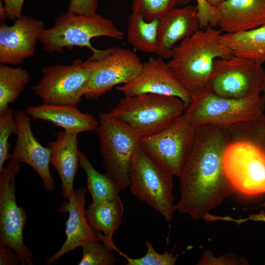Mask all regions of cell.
<instances>
[{
	"mask_svg": "<svg viewBox=\"0 0 265 265\" xmlns=\"http://www.w3.org/2000/svg\"><path fill=\"white\" fill-rule=\"evenodd\" d=\"M231 139L228 127L204 125L198 127L196 139L180 178L179 213L193 220L203 218L236 191L223 165Z\"/></svg>",
	"mask_w": 265,
	"mask_h": 265,
	"instance_id": "1",
	"label": "cell"
},
{
	"mask_svg": "<svg viewBox=\"0 0 265 265\" xmlns=\"http://www.w3.org/2000/svg\"><path fill=\"white\" fill-rule=\"evenodd\" d=\"M228 128L231 139L223 158L227 177L244 195L265 194V114Z\"/></svg>",
	"mask_w": 265,
	"mask_h": 265,
	"instance_id": "2",
	"label": "cell"
},
{
	"mask_svg": "<svg viewBox=\"0 0 265 265\" xmlns=\"http://www.w3.org/2000/svg\"><path fill=\"white\" fill-rule=\"evenodd\" d=\"M222 32L211 26L198 29L173 50L167 62L192 96L207 86L215 59L234 56L220 39Z\"/></svg>",
	"mask_w": 265,
	"mask_h": 265,
	"instance_id": "3",
	"label": "cell"
},
{
	"mask_svg": "<svg viewBox=\"0 0 265 265\" xmlns=\"http://www.w3.org/2000/svg\"><path fill=\"white\" fill-rule=\"evenodd\" d=\"M102 36L121 40L124 34L110 19L97 13L79 14L67 12L56 18L51 27L43 31L39 42L49 53L61 52L65 48H87L92 53L90 57L98 59L104 56L109 48L96 49L91 41Z\"/></svg>",
	"mask_w": 265,
	"mask_h": 265,
	"instance_id": "4",
	"label": "cell"
},
{
	"mask_svg": "<svg viewBox=\"0 0 265 265\" xmlns=\"http://www.w3.org/2000/svg\"><path fill=\"white\" fill-rule=\"evenodd\" d=\"M186 107L176 97L144 94L125 96L109 113L141 138L168 125Z\"/></svg>",
	"mask_w": 265,
	"mask_h": 265,
	"instance_id": "5",
	"label": "cell"
},
{
	"mask_svg": "<svg viewBox=\"0 0 265 265\" xmlns=\"http://www.w3.org/2000/svg\"><path fill=\"white\" fill-rule=\"evenodd\" d=\"M265 109L260 94L231 98L219 96L205 87L192 96L184 114L197 127L204 125L229 127L256 119Z\"/></svg>",
	"mask_w": 265,
	"mask_h": 265,
	"instance_id": "6",
	"label": "cell"
},
{
	"mask_svg": "<svg viewBox=\"0 0 265 265\" xmlns=\"http://www.w3.org/2000/svg\"><path fill=\"white\" fill-rule=\"evenodd\" d=\"M173 174L139 146L130 166L131 193L169 222L176 211L173 194Z\"/></svg>",
	"mask_w": 265,
	"mask_h": 265,
	"instance_id": "7",
	"label": "cell"
},
{
	"mask_svg": "<svg viewBox=\"0 0 265 265\" xmlns=\"http://www.w3.org/2000/svg\"><path fill=\"white\" fill-rule=\"evenodd\" d=\"M98 121L96 131L103 168L122 190L126 189L130 186L129 170L140 137L109 112L100 113Z\"/></svg>",
	"mask_w": 265,
	"mask_h": 265,
	"instance_id": "8",
	"label": "cell"
},
{
	"mask_svg": "<svg viewBox=\"0 0 265 265\" xmlns=\"http://www.w3.org/2000/svg\"><path fill=\"white\" fill-rule=\"evenodd\" d=\"M93 70V60H73L42 69V77L32 88L43 103L77 106L86 92Z\"/></svg>",
	"mask_w": 265,
	"mask_h": 265,
	"instance_id": "9",
	"label": "cell"
},
{
	"mask_svg": "<svg viewBox=\"0 0 265 265\" xmlns=\"http://www.w3.org/2000/svg\"><path fill=\"white\" fill-rule=\"evenodd\" d=\"M197 129L183 113L161 130L141 137L139 146L179 178L194 145Z\"/></svg>",
	"mask_w": 265,
	"mask_h": 265,
	"instance_id": "10",
	"label": "cell"
},
{
	"mask_svg": "<svg viewBox=\"0 0 265 265\" xmlns=\"http://www.w3.org/2000/svg\"><path fill=\"white\" fill-rule=\"evenodd\" d=\"M20 168V162L10 159L0 171V244L13 249L21 265H32L33 254L24 241L27 215L16 199L15 177Z\"/></svg>",
	"mask_w": 265,
	"mask_h": 265,
	"instance_id": "11",
	"label": "cell"
},
{
	"mask_svg": "<svg viewBox=\"0 0 265 265\" xmlns=\"http://www.w3.org/2000/svg\"><path fill=\"white\" fill-rule=\"evenodd\" d=\"M265 80L262 65L234 55L214 60L206 87L219 96L240 99L261 94Z\"/></svg>",
	"mask_w": 265,
	"mask_h": 265,
	"instance_id": "12",
	"label": "cell"
},
{
	"mask_svg": "<svg viewBox=\"0 0 265 265\" xmlns=\"http://www.w3.org/2000/svg\"><path fill=\"white\" fill-rule=\"evenodd\" d=\"M91 59L93 70L84 96L92 101L114 86L130 81L139 73L143 65L133 52L121 47L109 48L102 57Z\"/></svg>",
	"mask_w": 265,
	"mask_h": 265,
	"instance_id": "13",
	"label": "cell"
},
{
	"mask_svg": "<svg viewBox=\"0 0 265 265\" xmlns=\"http://www.w3.org/2000/svg\"><path fill=\"white\" fill-rule=\"evenodd\" d=\"M164 59L160 56L149 58L143 63L140 71L135 77L117 87V89L124 96L152 94L176 97L186 107L192 96Z\"/></svg>",
	"mask_w": 265,
	"mask_h": 265,
	"instance_id": "14",
	"label": "cell"
},
{
	"mask_svg": "<svg viewBox=\"0 0 265 265\" xmlns=\"http://www.w3.org/2000/svg\"><path fill=\"white\" fill-rule=\"evenodd\" d=\"M46 29L41 20L22 15L11 25L0 26V63L19 65L32 56L37 42Z\"/></svg>",
	"mask_w": 265,
	"mask_h": 265,
	"instance_id": "15",
	"label": "cell"
},
{
	"mask_svg": "<svg viewBox=\"0 0 265 265\" xmlns=\"http://www.w3.org/2000/svg\"><path fill=\"white\" fill-rule=\"evenodd\" d=\"M17 123V141L10 154V159L22 162L31 166L42 179L45 188L52 191L54 188V181L52 176L49 165L51 151L44 147L36 139L32 131L31 118L25 111L15 112Z\"/></svg>",
	"mask_w": 265,
	"mask_h": 265,
	"instance_id": "16",
	"label": "cell"
},
{
	"mask_svg": "<svg viewBox=\"0 0 265 265\" xmlns=\"http://www.w3.org/2000/svg\"><path fill=\"white\" fill-rule=\"evenodd\" d=\"M86 194L85 188H79L74 191L68 202L60 206V211L68 213L65 224L66 239L59 250L47 259V265H51L87 242L99 239L87 220L85 209Z\"/></svg>",
	"mask_w": 265,
	"mask_h": 265,
	"instance_id": "17",
	"label": "cell"
},
{
	"mask_svg": "<svg viewBox=\"0 0 265 265\" xmlns=\"http://www.w3.org/2000/svg\"><path fill=\"white\" fill-rule=\"evenodd\" d=\"M159 48L157 54L170 58L175 44L198 30L199 22L196 6L186 5L174 7L159 19Z\"/></svg>",
	"mask_w": 265,
	"mask_h": 265,
	"instance_id": "18",
	"label": "cell"
},
{
	"mask_svg": "<svg viewBox=\"0 0 265 265\" xmlns=\"http://www.w3.org/2000/svg\"><path fill=\"white\" fill-rule=\"evenodd\" d=\"M217 26L225 33L265 25V0H225L216 8Z\"/></svg>",
	"mask_w": 265,
	"mask_h": 265,
	"instance_id": "19",
	"label": "cell"
},
{
	"mask_svg": "<svg viewBox=\"0 0 265 265\" xmlns=\"http://www.w3.org/2000/svg\"><path fill=\"white\" fill-rule=\"evenodd\" d=\"M25 112L32 119L48 121L64 131L78 134L96 131L99 121L89 114L81 112L72 105L44 104L26 107Z\"/></svg>",
	"mask_w": 265,
	"mask_h": 265,
	"instance_id": "20",
	"label": "cell"
},
{
	"mask_svg": "<svg viewBox=\"0 0 265 265\" xmlns=\"http://www.w3.org/2000/svg\"><path fill=\"white\" fill-rule=\"evenodd\" d=\"M77 135L66 131L59 132L55 140L48 144L51 151L50 164L59 174L62 197L65 199H68L74 191V180L80 167Z\"/></svg>",
	"mask_w": 265,
	"mask_h": 265,
	"instance_id": "21",
	"label": "cell"
},
{
	"mask_svg": "<svg viewBox=\"0 0 265 265\" xmlns=\"http://www.w3.org/2000/svg\"><path fill=\"white\" fill-rule=\"evenodd\" d=\"M124 212V205L119 195L110 200L91 202L85 210L88 224L98 238L115 250L113 236L122 224Z\"/></svg>",
	"mask_w": 265,
	"mask_h": 265,
	"instance_id": "22",
	"label": "cell"
},
{
	"mask_svg": "<svg viewBox=\"0 0 265 265\" xmlns=\"http://www.w3.org/2000/svg\"><path fill=\"white\" fill-rule=\"evenodd\" d=\"M220 39L234 55L260 65L265 62V25L248 30L224 33Z\"/></svg>",
	"mask_w": 265,
	"mask_h": 265,
	"instance_id": "23",
	"label": "cell"
},
{
	"mask_svg": "<svg viewBox=\"0 0 265 265\" xmlns=\"http://www.w3.org/2000/svg\"><path fill=\"white\" fill-rule=\"evenodd\" d=\"M159 22V19L147 21L141 15L132 12L127 30L128 42L138 51L157 54Z\"/></svg>",
	"mask_w": 265,
	"mask_h": 265,
	"instance_id": "24",
	"label": "cell"
},
{
	"mask_svg": "<svg viewBox=\"0 0 265 265\" xmlns=\"http://www.w3.org/2000/svg\"><path fill=\"white\" fill-rule=\"evenodd\" d=\"M79 167L85 172L87 188L92 202H97L114 198L122 189L119 184L107 174L99 172L91 163L85 154L79 152Z\"/></svg>",
	"mask_w": 265,
	"mask_h": 265,
	"instance_id": "25",
	"label": "cell"
},
{
	"mask_svg": "<svg viewBox=\"0 0 265 265\" xmlns=\"http://www.w3.org/2000/svg\"><path fill=\"white\" fill-rule=\"evenodd\" d=\"M30 80L28 71L20 67L0 65V114L6 111L25 90Z\"/></svg>",
	"mask_w": 265,
	"mask_h": 265,
	"instance_id": "26",
	"label": "cell"
},
{
	"mask_svg": "<svg viewBox=\"0 0 265 265\" xmlns=\"http://www.w3.org/2000/svg\"><path fill=\"white\" fill-rule=\"evenodd\" d=\"M99 239L84 243L81 246L82 256L78 265H113L117 260L113 251L115 250L111 246Z\"/></svg>",
	"mask_w": 265,
	"mask_h": 265,
	"instance_id": "27",
	"label": "cell"
},
{
	"mask_svg": "<svg viewBox=\"0 0 265 265\" xmlns=\"http://www.w3.org/2000/svg\"><path fill=\"white\" fill-rule=\"evenodd\" d=\"M177 5L175 0H132V12L151 21L160 19Z\"/></svg>",
	"mask_w": 265,
	"mask_h": 265,
	"instance_id": "28",
	"label": "cell"
},
{
	"mask_svg": "<svg viewBox=\"0 0 265 265\" xmlns=\"http://www.w3.org/2000/svg\"><path fill=\"white\" fill-rule=\"evenodd\" d=\"M17 123L15 112L9 108L0 114V171L4 167V163L10 159L8 140L12 134H16Z\"/></svg>",
	"mask_w": 265,
	"mask_h": 265,
	"instance_id": "29",
	"label": "cell"
},
{
	"mask_svg": "<svg viewBox=\"0 0 265 265\" xmlns=\"http://www.w3.org/2000/svg\"><path fill=\"white\" fill-rule=\"evenodd\" d=\"M144 243L147 248L145 255L139 258L133 259L124 254L128 265H174L176 264L179 255L174 256L173 252L169 253L167 250L162 254L157 252L152 244L148 240Z\"/></svg>",
	"mask_w": 265,
	"mask_h": 265,
	"instance_id": "30",
	"label": "cell"
},
{
	"mask_svg": "<svg viewBox=\"0 0 265 265\" xmlns=\"http://www.w3.org/2000/svg\"><path fill=\"white\" fill-rule=\"evenodd\" d=\"M200 29H206L211 26H217L216 8L211 6L207 0H196Z\"/></svg>",
	"mask_w": 265,
	"mask_h": 265,
	"instance_id": "31",
	"label": "cell"
},
{
	"mask_svg": "<svg viewBox=\"0 0 265 265\" xmlns=\"http://www.w3.org/2000/svg\"><path fill=\"white\" fill-rule=\"evenodd\" d=\"M200 265H246L248 262L244 259H240L235 255H225L215 257L212 253L205 251L198 262Z\"/></svg>",
	"mask_w": 265,
	"mask_h": 265,
	"instance_id": "32",
	"label": "cell"
},
{
	"mask_svg": "<svg viewBox=\"0 0 265 265\" xmlns=\"http://www.w3.org/2000/svg\"><path fill=\"white\" fill-rule=\"evenodd\" d=\"M98 0H70L67 12L79 14L97 13Z\"/></svg>",
	"mask_w": 265,
	"mask_h": 265,
	"instance_id": "33",
	"label": "cell"
},
{
	"mask_svg": "<svg viewBox=\"0 0 265 265\" xmlns=\"http://www.w3.org/2000/svg\"><path fill=\"white\" fill-rule=\"evenodd\" d=\"M207 221H215L217 220H223L225 221H232L237 224H240L247 221H262L265 222V212L264 210H261L259 213L251 214L248 215L247 218L234 219L233 217L225 216H217L212 215L211 213L208 214L206 217Z\"/></svg>",
	"mask_w": 265,
	"mask_h": 265,
	"instance_id": "34",
	"label": "cell"
},
{
	"mask_svg": "<svg viewBox=\"0 0 265 265\" xmlns=\"http://www.w3.org/2000/svg\"><path fill=\"white\" fill-rule=\"evenodd\" d=\"M7 14V18L16 20L22 15L23 4L25 0H1Z\"/></svg>",
	"mask_w": 265,
	"mask_h": 265,
	"instance_id": "35",
	"label": "cell"
},
{
	"mask_svg": "<svg viewBox=\"0 0 265 265\" xmlns=\"http://www.w3.org/2000/svg\"><path fill=\"white\" fill-rule=\"evenodd\" d=\"M10 248L0 244V265H16L20 263L17 253Z\"/></svg>",
	"mask_w": 265,
	"mask_h": 265,
	"instance_id": "36",
	"label": "cell"
},
{
	"mask_svg": "<svg viewBox=\"0 0 265 265\" xmlns=\"http://www.w3.org/2000/svg\"><path fill=\"white\" fill-rule=\"evenodd\" d=\"M209 4L214 7L216 8L222 2L225 0H207Z\"/></svg>",
	"mask_w": 265,
	"mask_h": 265,
	"instance_id": "37",
	"label": "cell"
},
{
	"mask_svg": "<svg viewBox=\"0 0 265 265\" xmlns=\"http://www.w3.org/2000/svg\"><path fill=\"white\" fill-rule=\"evenodd\" d=\"M177 5L185 6L188 4L191 0H175Z\"/></svg>",
	"mask_w": 265,
	"mask_h": 265,
	"instance_id": "38",
	"label": "cell"
},
{
	"mask_svg": "<svg viewBox=\"0 0 265 265\" xmlns=\"http://www.w3.org/2000/svg\"><path fill=\"white\" fill-rule=\"evenodd\" d=\"M262 92L263 93V95L261 96L262 99L263 100V102L264 103V104L265 106V80L263 85V87L262 89Z\"/></svg>",
	"mask_w": 265,
	"mask_h": 265,
	"instance_id": "39",
	"label": "cell"
},
{
	"mask_svg": "<svg viewBox=\"0 0 265 265\" xmlns=\"http://www.w3.org/2000/svg\"><path fill=\"white\" fill-rule=\"evenodd\" d=\"M257 208H263L265 209V201L261 204L260 205L258 206Z\"/></svg>",
	"mask_w": 265,
	"mask_h": 265,
	"instance_id": "40",
	"label": "cell"
}]
</instances>
